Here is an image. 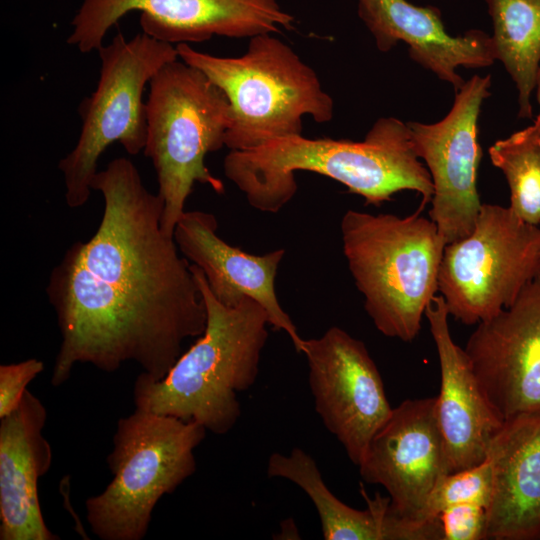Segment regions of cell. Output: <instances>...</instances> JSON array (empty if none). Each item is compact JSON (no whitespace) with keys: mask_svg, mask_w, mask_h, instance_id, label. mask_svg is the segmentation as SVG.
I'll use <instances>...</instances> for the list:
<instances>
[{"mask_svg":"<svg viewBox=\"0 0 540 540\" xmlns=\"http://www.w3.org/2000/svg\"><path fill=\"white\" fill-rule=\"evenodd\" d=\"M91 189L104 200L99 226L66 250L46 287L61 335L51 384L62 385L76 364L113 372L125 362L161 380L184 343L205 331L203 296L161 228V197L131 160L113 159Z\"/></svg>","mask_w":540,"mask_h":540,"instance_id":"6da1fadb","label":"cell"},{"mask_svg":"<svg viewBox=\"0 0 540 540\" xmlns=\"http://www.w3.org/2000/svg\"><path fill=\"white\" fill-rule=\"evenodd\" d=\"M225 176L256 210L277 213L295 196L296 173L333 179L366 204L379 206L400 191H416L421 207L431 202L433 183L416 155L407 123L379 118L362 141L301 135L277 138L249 150L229 151Z\"/></svg>","mask_w":540,"mask_h":540,"instance_id":"7a4b0ae2","label":"cell"},{"mask_svg":"<svg viewBox=\"0 0 540 540\" xmlns=\"http://www.w3.org/2000/svg\"><path fill=\"white\" fill-rule=\"evenodd\" d=\"M190 266L207 309L205 331L161 380L141 372L133 399L136 408L195 421L223 435L240 418L238 394L256 382L270 323L251 298L233 307L220 303L201 269Z\"/></svg>","mask_w":540,"mask_h":540,"instance_id":"3957f363","label":"cell"},{"mask_svg":"<svg viewBox=\"0 0 540 540\" xmlns=\"http://www.w3.org/2000/svg\"><path fill=\"white\" fill-rule=\"evenodd\" d=\"M423 209L405 217L350 209L340 222L343 253L366 313L380 333L403 342L419 334L447 245Z\"/></svg>","mask_w":540,"mask_h":540,"instance_id":"277c9868","label":"cell"},{"mask_svg":"<svg viewBox=\"0 0 540 540\" xmlns=\"http://www.w3.org/2000/svg\"><path fill=\"white\" fill-rule=\"evenodd\" d=\"M271 34L250 38L247 51L239 57L203 53L188 43L176 45L179 59L203 72L227 96L231 124L225 146L229 151L301 135L304 116L319 124L334 116V101L316 72Z\"/></svg>","mask_w":540,"mask_h":540,"instance_id":"5b68a950","label":"cell"},{"mask_svg":"<svg viewBox=\"0 0 540 540\" xmlns=\"http://www.w3.org/2000/svg\"><path fill=\"white\" fill-rule=\"evenodd\" d=\"M146 123L143 151L153 164L163 201L161 228L173 238L195 183L224 193L223 182L207 168L205 157L225 146L231 108L218 86L178 58L149 83Z\"/></svg>","mask_w":540,"mask_h":540,"instance_id":"8992f818","label":"cell"},{"mask_svg":"<svg viewBox=\"0 0 540 540\" xmlns=\"http://www.w3.org/2000/svg\"><path fill=\"white\" fill-rule=\"evenodd\" d=\"M206 431L195 421L140 408L120 418L107 456L114 477L85 502L92 532L102 540H142L159 499L196 471L194 450Z\"/></svg>","mask_w":540,"mask_h":540,"instance_id":"52a82bcc","label":"cell"},{"mask_svg":"<svg viewBox=\"0 0 540 540\" xmlns=\"http://www.w3.org/2000/svg\"><path fill=\"white\" fill-rule=\"evenodd\" d=\"M98 53L101 65L97 87L78 107L82 121L78 141L58 164L70 208L88 201L98 160L109 145L118 142L130 155L144 150L145 86L165 64L179 58L176 46L143 32L130 40L119 33Z\"/></svg>","mask_w":540,"mask_h":540,"instance_id":"ba28073f","label":"cell"},{"mask_svg":"<svg viewBox=\"0 0 540 540\" xmlns=\"http://www.w3.org/2000/svg\"><path fill=\"white\" fill-rule=\"evenodd\" d=\"M540 272V227L482 203L473 230L445 246L438 292L449 316L478 324L509 307Z\"/></svg>","mask_w":540,"mask_h":540,"instance_id":"9c48e42d","label":"cell"},{"mask_svg":"<svg viewBox=\"0 0 540 540\" xmlns=\"http://www.w3.org/2000/svg\"><path fill=\"white\" fill-rule=\"evenodd\" d=\"M131 11L141 13L143 33L172 45L215 35L252 38L291 30L295 21L276 0H84L67 43L82 53L98 51L108 30Z\"/></svg>","mask_w":540,"mask_h":540,"instance_id":"30bf717a","label":"cell"},{"mask_svg":"<svg viewBox=\"0 0 540 540\" xmlns=\"http://www.w3.org/2000/svg\"><path fill=\"white\" fill-rule=\"evenodd\" d=\"M490 85V75H474L455 92L443 119L407 123L414 151L433 183L429 218L446 244L471 233L482 205L476 184L482 156L478 119Z\"/></svg>","mask_w":540,"mask_h":540,"instance_id":"8fae6325","label":"cell"},{"mask_svg":"<svg viewBox=\"0 0 540 540\" xmlns=\"http://www.w3.org/2000/svg\"><path fill=\"white\" fill-rule=\"evenodd\" d=\"M309 387L317 414L358 466L392 409L366 345L340 327L304 340Z\"/></svg>","mask_w":540,"mask_h":540,"instance_id":"7c38bea8","label":"cell"},{"mask_svg":"<svg viewBox=\"0 0 540 540\" xmlns=\"http://www.w3.org/2000/svg\"><path fill=\"white\" fill-rule=\"evenodd\" d=\"M435 405L436 396L407 399L393 408L358 465L365 482L388 492L403 540H417L415 523L450 473Z\"/></svg>","mask_w":540,"mask_h":540,"instance_id":"4fadbf2b","label":"cell"},{"mask_svg":"<svg viewBox=\"0 0 540 540\" xmlns=\"http://www.w3.org/2000/svg\"><path fill=\"white\" fill-rule=\"evenodd\" d=\"M464 350L504 420L540 414V277L512 305L478 323Z\"/></svg>","mask_w":540,"mask_h":540,"instance_id":"5bb4252c","label":"cell"},{"mask_svg":"<svg viewBox=\"0 0 540 540\" xmlns=\"http://www.w3.org/2000/svg\"><path fill=\"white\" fill-rule=\"evenodd\" d=\"M217 230L214 214L185 211L176 224L173 238L181 255L201 269L220 303L233 307L245 298L253 299L265 309L270 325L285 332L295 350L302 353L305 339L281 307L275 290V279L285 250L250 254L226 243Z\"/></svg>","mask_w":540,"mask_h":540,"instance_id":"9a60e30c","label":"cell"},{"mask_svg":"<svg viewBox=\"0 0 540 540\" xmlns=\"http://www.w3.org/2000/svg\"><path fill=\"white\" fill-rule=\"evenodd\" d=\"M448 317L443 297L436 295L426 308L425 318L440 365L436 417L449 472L455 473L486 460L489 445L504 419L487 397L464 348L454 342Z\"/></svg>","mask_w":540,"mask_h":540,"instance_id":"2e32d148","label":"cell"},{"mask_svg":"<svg viewBox=\"0 0 540 540\" xmlns=\"http://www.w3.org/2000/svg\"><path fill=\"white\" fill-rule=\"evenodd\" d=\"M357 2L358 15L381 52L404 42L412 60L450 83L455 92L465 83L457 73L459 67L484 68L496 61L491 36L477 29L459 36L448 34L434 6H416L407 0Z\"/></svg>","mask_w":540,"mask_h":540,"instance_id":"e0dca14e","label":"cell"},{"mask_svg":"<svg viewBox=\"0 0 540 540\" xmlns=\"http://www.w3.org/2000/svg\"><path fill=\"white\" fill-rule=\"evenodd\" d=\"M0 419V539L58 540L45 524L38 495V480L52 463L42 434L46 408L26 390L16 409Z\"/></svg>","mask_w":540,"mask_h":540,"instance_id":"ac0fdd59","label":"cell"},{"mask_svg":"<svg viewBox=\"0 0 540 540\" xmlns=\"http://www.w3.org/2000/svg\"><path fill=\"white\" fill-rule=\"evenodd\" d=\"M486 459L492 468L487 539H540V414L505 419Z\"/></svg>","mask_w":540,"mask_h":540,"instance_id":"d6986e66","label":"cell"},{"mask_svg":"<svg viewBox=\"0 0 540 540\" xmlns=\"http://www.w3.org/2000/svg\"><path fill=\"white\" fill-rule=\"evenodd\" d=\"M267 475L287 479L299 486L311 499L326 540H385L384 523L389 497H368V507L357 510L339 500L326 486L314 459L301 448L288 454L274 452L269 456Z\"/></svg>","mask_w":540,"mask_h":540,"instance_id":"ffe728a7","label":"cell"},{"mask_svg":"<svg viewBox=\"0 0 540 540\" xmlns=\"http://www.w3.org/2000/svg\"><path fill=\"white\" fill-rule=\"evenodd\" d=\"M496 60L518 93V116L532 119L531 95L540 69V0H486Z\"/></svg>","mask_w":540,"mask_h":540,"instance_id":"44dd1931","label":"cell"},{"mask_svg":"<svg viewBox=\"0 0 540 540\" xmlns=\"http://www.w3.org/2000/svg\"><path fill=\"white\" fill-rule=\"evenodd\" d=\"M492 164L504 174L509 208L527 223L540 224V133L530 126L497 140L490 148Z\"/></svg>","mask_w":540,"mask_h":540,"instance_id":"7402d4cb","label":"cell"},{"mask_svg":"<svg viewBox=\"0 0 540 540\" xmlns=\"http://www.w3.org/2000/svg\"><path fill=\"white\" fill-rule=\"evenodd\" d=\"M491 492L492 468L488 459L474 467L445 475L415 523L418 540L438 539V516L450 506L475 504L487 510Z\"/></svg>","mask_w":540,"mask_h":540,"instance_id":"603a6c76","label":"cell"},{"mask_svg":"<svg viewBox=\"0 0 540 540\" xmlns=\"http://www.w3.org/2000/svg\"><path fill=\"white\" fill-rule=\"evenodd\" d=\"M440 540L487 539V510L475 504H459L444 509L438 516Z\"/></svg>","mask_w":540,"mask_h":540,"instance_id":"cb8c5ba5","label":"cell"},{"mask_svg":"<svg viewBox=\"0 0 540 540\" xmlns=\"http://www.w3.org/2000/svg\"><path fill=\"white\" fill-rule=\"evenodd\" d=\"M43 370V362L35 358L0 366V418L16 409L27 385Z\"/></svg>","mask_w":540,"mask_h":540,"instance_id":"d4e9b609","label":"cell"},{"mask_svg":"<svg viewBox=\"0 0 540 540\" xmlns=\"http://www.w3.org/2000/svg\"><path fill=\"white\" fill-rule=\"evenodd\" d=\"M536 87H537V101L539 104V112L534 120V123L530 127L535 132L540 133V69L538 72Z\"/></svg>","mask_w":540,"mask_h":540,"instance_id":"484cf974","label":"cell"},{"mask_svg":"<svg viewBox=\"0 0 540 540\" xmlns=\"http://www.w3.org/2000/svg\"><path fill=\"white\" fill-rule=\"evenodd\" d=\"M539 227H540V224H539ZM538 277H540V272H539V275H538Z\"/></svg>","mask_w":540,"mask_h":540,"instance_id":"4316f807","label":"cell"}]
</instances>
